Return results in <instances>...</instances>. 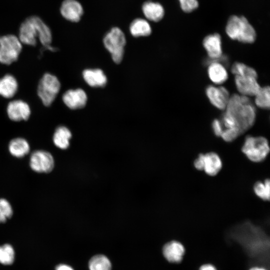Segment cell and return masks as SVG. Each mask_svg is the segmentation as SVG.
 I'll list each match as a JSON object with an SVG mask.
<instances>
[{
	"instance_id": "obj_22",
	"label": "cell",
	"mask_w": 270,
	"mask_h": 270,
	"mask_svg": "<svg viewBox=\"0 0 270 270\" xmlns=\"http://www.w3.org/2000/svg\"><path fill=\"white\" fill-rule=\"evenodd\" d=\"M129 30L131 35L134 38L146 37L152 32V27L146 19L137 18L130 22Z\"/></svg>"
},
{
	"instance_id": "obj_8",
	"label": "cell",
	"mask_w": 270,
	"mask_h": 270,
	"mask_svg": "<svg viewBox=\"0 0 270 270\" xmlns=\"http://www.w3.org/2000/svg\"><path fill=\"white\" fill-rule=\"evenodd\" d=\"M22 50V44L14 34L0 37V62L9 65L16 61Z\"/></svg>"
},
{
	"instance_id": "obj_9",
	"label": "cell",
	"mask_w": 270,
	"mask_h": 270,
	"mask_svg": "<svg viewBox=\"0 0 270 270\" xmlns=\"http://www.w3.org/2000/svg\"><path fill=\"white\" fill-rule=\"evenodd\" d=\"M194 167L204 170L210 176H216L222 167V162L218 154L214 152L200 154L194 162Z\"/></svg>"
},
{
	"instance_id": "obj_27",
	"label": "cell",
	"mask_w": 270,
	"mask_h": 270,
	"mask_svg": "<svg viewBox=\"0 0 270 270\" xmlns=\"http://www.w3.org/2000/svg\"><path fill=\"white\" fill-rule=\"evenodd\" d=\"M254 191L256 195L261 200L268 201L270 197V180L266 179L264 182L258 181L254 185Z\"/></svg>"
},
{
	"instance_id": "obj_35",
	"label": "cell",
	"mask_w": 270,
	"mask_h": 270,
	"mask_svg": "<svg viewBox=\"0 0 270 270\" xmlns=\"http://www.w3.org/2000/svg\"><path fill=\"white\" fill-rule=\"evenodd\" d=\"M248 270H267L266 268L258 266H253L250 268Z\"/></svg>"
},
{
	"instance_id": "obj_16",
	"label": "cell",
	"mask_w": 270,
	"mask_h": 270,
	"mask_svg": "<svg viewBox=\"0 0 270 270\" xmlns=\"http://www.w3.org/2000/svg\"><path fill=\"white\" fill-rule=\"evenodd\" d=\"M62 100L65 105L72 110L84 108L87 102V96L81 88L69 90L62 95Z\"/></svg>"
},
{
	"instance_id": "obj_13",
	"label": "cell",
	"mask_w": 270,
	"mask_h": 270,
	"mask_svg": "<svg viewBox=\"0 0 270 270\" xmlns=\"http://www.w3.org/2000/svg\"><path fill=\"white\" fill-rule=\"evenodd\" d=\"M206 94L214 106L220 110L226 109L230 96L226 88L210 85L206 88Z\"/></svg>"
},
{
	"instance_id": "obj_3",
	"label": "cell",
	"mask_w": 270,
	"mask_h": 270,
	"mask_svg": "<svg viewBox=\"0 0 270 270\" xmlns=\"http://www.w3.org/2000/svg\"><path fill=\"white\" fill-rule=\"evenodd\" d=\"M225 112L235 122L241 134L254 125L256 118V110L250 97L234 94L230 96Z\"/></svg>"
},
{
	"instance_id": "obj_24",
	"label": "cell",
	"mask_w": 270,
	"mask_h": 270,
	"mask_svg": "<svg viewBox=\"0 0 270 270\" xmlns=\"http://www.w3.org/2000/svg\"><path fill=\"white\" fill-rule=\"evenodd\" d=\"M72 136V133L68 128L60 126L55 130L52 136V141L57 148L65 150L70 146V140Z\"/></svg>"
},
{
	"instance_id": "obj_31",
	"label": "cell",
	"mask_w": 270,
	"mask_h": 270,
	"mask_svg": "<svg viewBox=\"0 0 270 270\" xmlns=\"http://www.w3.org/2000/svg\"><path fill=\"white\" fill-rule=\"evenodd\" d=\"M181 8L186 12H190L196 10L198 6L196 0H179Z\"/></svg>"
},
{
	"instance_id": "obj_23",
	"label": "cell",
	"mask_w": 270,
	"mask_h": 270,
	"mask_svg": "<svg viewBox=\"0 0 270 270\" xmlns=\"http://www.w3.org/2000/svg\"><path fill=\"white\" fill-rule=\"evenodd\" d=\"M85 82L92 87H102L107 82L106 76L100 69H87L82 72Z\"/></svg>"
},
{
	"instance_id": "obj_34",
	"label": "cell",
	"mask_w": 270,
	"mask_h": 270,
	"mask_svg": "<svg viewBox=\"0 0 270 270\" xmlns=\"http://www.w3.org/2000/svg\"><path fill=\"white\" fill-rule=\"evenodd\" d=\"M56 270H74L72 267H70V266L68 265L64 264H60L56 267Z\"/></svg>"
},
{
	"instance_id": "obj_30",
	"label": "cell",
	"mask_w": 270,
	"mask_h": 270,
	"mask_svg": "<svg viewBox=\"0 0 270 270\" xmlns=\"http://www.w3.org/2000/svg\"><path fill=\"white\" fill-rule=\"evenodd\" d=\"M10 203L6 198H0V224L4 223L13 215Z\"/></svg>"
},
{
	"instance_id": "obj_17",
	"label": "cell",
	"mask_w": 270,
	"mask_h": 270,
	"mask_svg": "<svg viewBox=\"0 0 270 270\" xmlns=\"http://www.w3.org/2000/svg\"><path fill=\"white\" fill-rule=\"evenodd\" d=\"M204 47L212 60H218L222 58V51L220 36L218 34H210L204 39Z\"/></svg>"
},
{
	"instance_id": "obj_19",
	"label": "cell",
	"mask_w": 270,
	"mask_h": 270,
	"mask_svg": "<svg viewBox=\"0 0 270 270\" xmlns=\"http://www.w3.org/2000/svg\"><path fill=\"white\" fill-rule=\"evenodd\" d=\"M142 11L146 20L153 22H160L164 15V10L162 5L150 0L146 1L142 4Z\"/></svg>"
},
{
	"instance_id": "obj_6",
	"label": "cell",
	"mask_w": 270,
	"mask_h": 270,
	"mask_svg": "<svg viewBox=\"0 0 270 270\" xmlns=\"http://www.w3.org/2000/svg\"><path fill=\"white\" fill-rule=\"evenodd\" d=\"M242 150L250 161L260 162L268 154L270 146L268 140L264 137L248 136L245 138Z\"/></svg>"
},
{
	"instance_id": "obj_25",
	"label": "cell",
	"mask_w": 270,
	"mask_h": 270,
	"mask_svg": "<svg viewBox=\"0 0 270 270\" xmlns=\"http://www.w3.org/2000/svg\"><path fill=\"white\" fill-rule=\"evenodd\" d=\"M90 270H111L112 264L109 259L102 254L92 256L88 262Z\"/></svg>"
},
{
	"instance_id": "obj_20",
	"label": "cell",
	"mask_w": 270,
	"mask_h": 270,
	"mask_svg": "<svg viewBox=\"0 0 270 270\" xmlns=\"http://www.w3.org/2000/svg\"><path fill=\"white\" fill-rule=\"evenodd\" d=\"M18 84L11 74H6L0 78V96L6 98H12L17 92Z\"/></svg>"
},
{
	"instance_id": "obj_29",
	"label": "cell",
	"mask_w": 270,
	"mask_h": 270,
	"mask_svg": "<svg viewBox=\"0 0 270 270\" xmlns=\"http://www.w3.org/2000/svg\"><path fill=\"white\" fill-rule=\"evenodd\" d=\"M231 72L236 76H258L256 70L243 63L236 62L231 68Z\"/></svg>"
},
{
	"instance_id": "obj_26",
	"label": "cell",
	"mask_w": 270,
	"mask_h": 270,
	"mask_svg": "<svg viewBox=\"0 0 270 270\" xmlns=\"http://www.w3.org/2000/svg\"><path fill=\"white\" fill-rule=\"evenodd\" d=\"M254 96V104L258 108L269 109L270 106V91L268 86L261 87Z\"/></svg>"
},
{
	"instance_id": "obj_18",
	"label": "cell",
	"mask_w": 270,
	"mask_h": 270,
	"mask_svg": "<svg viewBox=\"0 0 270 270\" xmlns=\"http://www.w3.org/2000/svg\"><path fill=\"white\" fill-rule=\"evenodd\" d=\"M208 74L210 80L216 84H221L228 79V73L224 64L218 60H212L208 64Z\"/></svg>"
},
{
	"instance_id": "obj_14",
	"label": "cell",
	"mask_w": 270,
	"mask_h": 270,
	"mask_svg": "<svg viewBox=\"0 0 270 270\" xmlns=\"http://www.w3.org/2000/svg\"><path fill=\"white\" fill-rule=\"evenodd\" d=\"M60 11L64 19L72 22H79L84 14L82 4L77 0H64Z\"/></svg>"
},
{
	"instance_id": "obj_33",
	"label": "cell",
	"mask_w": 270,
	"mask_h": 270,
	"mask_svg": "<svg viewBox=\"0 0 270 270\" xmlns=\"http://www.w3.org/2000/svg\"><path fill=\"white\" fill-rule=\"evenodd\" d=\"M198 270H218L214 265L210 263H206V264H204L200 265V267L198 268Z\"/></svg>"
},
{
	"instance_id": "obj_2",
	"label": "cell",
	"mask_w": 270,
	"mask_h": 270,
	"mask_svg": "<svg viewBox=\"0 0 270 270\" xmlns=\"http://www.w3.org/2000/svg\"><path fill=\"white\" fill-rule=\"evenodd\" d=\"M22 44L35 46L37 38L46 50L54 52L56 48L52 46V34L49 27L38 16L26 18L20 24L18 36Z\"/></svg>"
},
{
	"instance_id": "obj_10",
	"label": "cell",
	"mask_w": 270,
	"mask_h": 270,
	"mask_svg": "<svg viewBox=\"0 0 270 270\" xmlns=\"http://www.w3.org/2000/svg\"><path fill=\"white\" fill-rule=\"evenodd\" d=\"M29 165L34 172L41 174L50 173L54 168V160L49 152L38 150L30 154Z\"/></svg>"
},
{
	"instance_id": "obj_11",
	"label": "cell",
	"mask_w": 270,
	"mask_h": 270,
	"mask_svg": "<svg viewBox=\"0 0 270 270\" xmlns=\"http://www.w3.org/2000/svg\"><path fill=\"white\" fill-rule=\"evenodd\" d=\"M6 114L12 121L26 120L30 116L31 109L26 102L22 100H14L8 103Z\"/></svg>"
},
{
	"instance_id": "obj_32",
	"label": "cell",
	"mask_w": 270,
	"mask_h": 270,
	"mask_svg": "<svg viewBox=\"0 0 270 270\" xmlns=\"http://www.w3.org/2000/svg\"><path fill=\"white\" fill-rule=\"evenodd\" d=\"M212 129L214 134L217 136H220L223 127L220 120L214 119L212 124Z\"/></svg>"
},
{
	"instance_id": "obj_28",
	"label": "cell",
	"mask_w": 270,
	"mask_h": 270,
	"mask_svg": "<svg viewBox=\"0 0 270 270\" xmlns=\"http://www.w3.org/2000/svg\"><path fill=\"white\" fill-rule=\"evenodd\" d=\"M14 258V251L12 246L8 244L0 246V263L11 264Z\"/></svg>"
},
{
	"instance_id": "obj_4",
	"label": "cell",
	"mask_w": 270,
	"mask_h": 270,
	"mask_svg": "<svg viewBox=\"0 0 270 270\" xmlns=\"http://www.w3.org/2000/svg\"><path fill=\"white\" fill-rule=\"evenodd\" d=\"M226 32L232 40L244 43H252L256 38L254 28L244 16H232L226 26Z\"/></svg>"
},
{
	"instance_id": "obj_5",
	"label": "cell",
	"mask_w": 270,
	"mask_h": 270,
	"mask_svg": "<svg viewBox=\"0 0 270 270\" xmlns=\"http://www.w3.org/2000/svg\"><path fill=\"white\" fill-rule=\"evenodd\" d=\"M102 42L113 61L120 64L122 60L126 44V35L122 30L118 26L112 28L104 36Z\"/></svg>"
},
{
	"instance_id": "obj_12",
	"label": "cell",
	"mask_w": 270,
	"mask_h": 270,
	"mask_svg": "<svg viewBox=\"0 0 270 270\" xmlns=\"http://www.w3.org/2000/svg\"><path fill=\"white\" fill-rule=\"evenodd\" d=\"M234 82L239 94L248 97L254 96L261 88L256 76H236Z\"/></svg>"
},
{
	"instance_id": "obj_21",
	"label": "cell",
	"mask_w": 270,
	"mask_h": 270,
	"mask_svg": "<svg viewBox=\"0 0 270 270\" xmlns=\"http://www.w3.org/2000/svg\"><path fill=\"white\" fill-rule=\"evenodd\" d=\"M30 145L28 140L21 137L11 140L8 144L10 154L16 158H22L27 155L30 151Z\"/></svg>"
},
{
	"instance_id": "obj_7",
	"label": "cell",
	"mask_w": 270,
	"mask_h": 270,
	"mask_svg": "<svg viewBox=\"0 0 270 270\" xmlns=\"http://www.w3.org/2000/svg\"><path fill=\"white\" fill-rule=\"evenodd\" d=\"M60 89V82L53 74L45 73L40 80L37 88L38 95L42 104L50 106L55 100Z\"/></svg>"
},
{
	"instance_id": "obj_15",
	"label": "cell",
	"mask_w": 270,
	"mask_h": 270,
	"mask_svg": "<svg viewBox=\"0 0 270 270\" xmlns=\"http://www.w3.org/2000/svg\"><path fill=\"white\" fill-rule=\"evenodd\" d=\"M162 254L166 260L172 264L182 262L186 254V248L179 241L173 240L166 242L162 248Z\"/></svg>"
},
{
	"instance_id": "obj_1",
	"label": "cell",
	"mask_w": 270,
	"mask_h": 270,
	"mask_svg": "<svg viewBox=\"0 0 270 270\" xmlns=\"http://www.w3.org/2000/svg\"><path fill=\"white\" fill-rule=\"evenodd\" d=\"M228 236L250 250L266 252L269 248V236L262 227L250 220L234 226L230 230Z\"/></svg>"
}]
</instances>
